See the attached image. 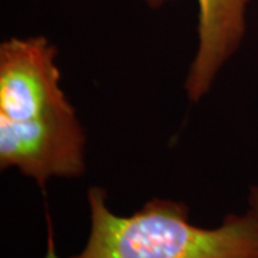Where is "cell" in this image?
I'll return each instance as SVG.
<instances>
[{
	"mask_svg": "<svg viewBox=\"0 0 258 258\" xmlns=\"http://www.w3.org/2000/svg\"><path fill=\"white\" fill-rule=\"evenodd\" d=\"M56 57L45 36L0 45V168L18 169L42 189L86 171V134L60 88Z\"/></svg>",
	"mask_w": 258,
	"mask_h": 258,
	"instance_id": "6da1fadb",
	"label": "cell"
},
{
	"mask_svg": "<svg viewBox=\"0 0 258 258\" xmlns=\"http://www.w3.org/2000/svg\"><path fill=\"white\" fill-rule=\"evenodd\" d=\"M86 201L89 235L68 258H258V221L249 211L228 214L218 227L204 228L176 200L152 198L132 215H118L108 205L106 189L93 185ZM45 258H60L49 215Z\"/></svg>",
	"mask_w": 258,
	"mask_h": 258,
	"instance_id": "7a4b0ae2",
	"label": "cell"
},
{
	"mask_svg": "<svg viewBox=\"0 0 258 258\" xmlns=\"http://www.w3.org/2000/svg\"><path fill=\"white\" fill-rule=\"evenodd\" d=\"M158 9L172 0H144ZM198 46L189 64L185 92L188 99L200 102L210 92L221 68L231 59L247 30L249 0H197Z\"/></svg>",
	"mask_w": 258,
	"mask_h": 258,
	"instance_id": "3957f363",
	"label": "cell"
},
{
	"mask_svg": "<svg viewBox=\"0 0 258 258\" xmlns=\"http://www.w3.org/2000/svg\"><path fill=\"white\" fill-rule=\"evenodd\" d=\"M247 211H249L258 221V185H251L247 197Z\"/></svg>",
	"mask_w": 258,
	"mask_h": 258,
	"instance_id": "277c9868",
	"label": "cell"
}]
</instances>
